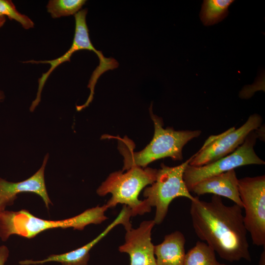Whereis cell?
<instances>
[{
  "mask_svg": "<svg viewBox=\"0 0 265 265\" xmlns=\"http://www.w3.org/2000/svg\"><path fill=\"white\" fill-rule=\"evenodd\" d=\"M190 214L197 236L220 258L230 262L251 261L241 207L227 206L217 195L208 202L196 196L191 201Z\"/></svg>",
  "mask_w": 265,
  "mask_h": 265,
  "instance_id": "1",
  "label": "cell"
},
{
  "mask_svg": "<svg viewBox=\"0 0 265 265\" xmlns=\"http://www.w3.org/2000/svg\"><path fill=\"white\" fill-rule=\"evenodd\" d=\"M152 106L151 104L149 111L154 122V134L151 142L143 150L134 152L132 140L127 136L118 137V149L124 157L123 172L134 166L146 167L151 162L166 157L174 160H182L183 147L201 133L200 130L176 131L173 128H163L162 118L153 113Z\"/></svg>",
  "mask_w": 265,
  "mask_h": 265,
  "instance_id": "2",
  "label": "cell"
},
{
  "mask_svg": "<svg viewBox=\"0 0 265 265\" xmlns=\"http://www.w3.org/2000/svg\"><path fill=\"white\" fill-rule=\"evenodd\" d=\"M106 204L88 209L74 217L59 220H48L35 216L26 210H4L0 213V238L3 241L17 235L31 238L45 230L54 228H72L82 230L88 225L101 224L107 217Z\"/></svg>",
  "mask_w": 265,
  "mask_h": 265,
  "instance_id": "3",
  "label": "cell"
},
{
  "mask_svg": "<svg viewBox=\"0 0 265 265\" xmlns=\"http://www.w3.org/2000/svg\"><path fill=\"white\" fill-rule=\"evenodd\" d=\"M158 169L150 167H132L123 173L122 171L111 173L97 189V193L104 196L111 194L106 204L108 208H113L118 204L126 205L131 211L132 216L142 215L151 211L143 200L138 199L139 193L156 179Z\"/></svg>",
  "mask_w": 265,
  "mask_h": 265,
  "instance_id": "4",
  "label": "cell"
},
{
  "mask_svg": "<svg viewBox=\"0 0 265 265\" xmlns=\"http://www.w3.org/2000/svg\"><path fill=\"white\" fill-rule=\"evenodd\" d=\"M191 157L181 164L170 167L163 163L158 169L156 181L143 191L144 200L151 207H156L154 219L155 224H161L164 219L171 202L179 197H186L191 201L195 199L187 189L183 174Z\"/></svg>",
  "mask_w": 265,
  "mask_h": 265,
  "instance_id": "5",
  "label": "cell"
},
{
  "mask_svg": "<svg viewBox=\"0 0 265 265\" xmlns=\"http://www.w3.org/2000/svg\"><path fill=\"white\" fill-rule=\"evenodd\" d=\"M256 130L251 132L243 143L229 155L210 163L200 166L188 164L183 179L188 191L200 182L235 168L249 164H265V161L256 154L254 146L258 138Z\"/></svg>",
  "mask_w": 265,
  "mask_h": 265,
  "instance_id": "6",
  "label": "cell"
},
{
  "mask_svg": "<svg viewBox=\"0 0 265 265\" xmlns=\"http://www.w3.org/2000/svg\"><path fill=\"white\" fill-rule=\"evenodd\" d=\"M244 226L253 244L265 246V176L238 179Z\"/></svg>",
  "mask_w": 265,
  "mask_h": 265,
  "instance_id": "7",
  "label": "cell"
},
{
  "mask_svg": "<svg viewBox=\"0 0 265 265\" xmlns=\"http://www.w3.org/2000/svg\"><path fill=\"white\" fill-rule=\"evenodd\" d=\"M87 11V8L83 9L74 15L75 20L74 37L71 46L64 54L59 57L52 60H30L22 62L24 63L48 64L50 66L49 70L46 73H43L38 80V85L36 96L29 107L30 112H33L40 102L42 91L52 73L60 64L67 61H70L71 56L76 52L82 50L94 52L99 59V65L97 67L100 69L106 70L110 68L112 65V58L105 57L102 52L97 50L91 43L86 21Z\"/></svg>",
  "mask_w": 265,
  "mask_h": 265,
  "instance_id": "8",
  "label": "cell"
},
{
  "mask_svg": "<svg viewBox=\"0 0 265 265\" xmlns=\"http://www.w3.org/2000/svg\"><path fill=\"white\" fill-rule=\"evenodd\" d=\"M262 122L261 116L255 113L238 129L232 128L219 135H212L199 151L191 156L188 164L200 166L229 155L243 143L251 132L261 126Z\"/></svg>",
  "mask_w": 265,
  "mask_h": 265,
  "instance_id": "9",
  "label": "cell"
},
{
  "mask_svg": "<svg viewBox=\"0 0 265 265\" xmlns=\"http://www.w3.org/2000/svg\"><path fill=\"white\" fill-rule=\"evenodd\" d=\"M155 225L153 220H146L138 228L126 230L125 243L119 247V251L129 255L130 265H156L155 245L151 239Z\"/></svg>",
  "mask_w": 265,
  "mask_h": 265,
  "instance_id": "10",
  "label": "cell"
},
{
  "mask_svg": "<svg viewBox=\"0 0 265 265\" xmlns=\"http://www.w3.org/2000/svg\"><path fill=\"white\" fill-rule=\"evenodd\" d=\"M131 214V210L126 205H124L113 221L96 238L84 246L65 253L51 255L42 260H25L20 261L19 264L21 265H35L55 262L61 263L62 265H87L89 260V252L91 249L112 229L119 224L123 225L126 230L132 228L130 221L131 217L132 216Z\"/></svg>",
  "mask_w": 265,
  "mask_h": 265,
  "instance_id": "11",
  "label": "cell"
},
{
  "mask_svg": "<svg viewBox=\"0 0 265 265\" xmlns=\"http://www.w3.org/2000/svg\"><path fill=\"white\" fill-rule=\"evenodd\" d=\"M49 158V154L47 153L39 169L23 181L11 182L0 177V198H6L14 202L17 195L20 193H34L42 199L47 208L49 209L52 202L49 197L45 181V170Z\"/></svg>",
  "mask_w": 265,
  "mask_h": 265,
  "instance_id": "12",
  "label": "cell"
},
{
  "mask_svg": "<svg viewBox=\"0 0 265 265\" xmlns=\"http://www.w3.org/2000/svg\"><path fill=\"white\" fill-rule=\"evenodd\" d=\"M191 191L198 196L212 193L220 197H225L243 208L238 190V179L235 169L200 182L192 188Z\"/></svg>",
  "mask_w": 265,
  "mask_h": 265,
  "instance_id": "13",
  "label": "cell"
},
{
  "mask_svg": "<svg viewBox=\"0 0 265 265\" xmlns=\"http://www.w3.org/2000/svg\"><path fill=\"white\" fill-rule=\"evenodd\" d=\"M185 243V237L180 231L166 235L161 243L154 246L156 265H184Z\"/></svg>",
  "mask_w": 265,
  "mask_h": 265,
  "instance_id": "14",
  "label": "cell"
},
{
  "mask_svg": "<svg viewBox=\"0 0 265 265\" xmlns=\"http://www.w3.org/2000/svg\"><path fill=\"white\" fill-rule=\"evenodd\" d=\"M234 0H205L202 4L200 18L205 26L217 24L228 15V8Z\"/></svg>",
  "mask_w": 265,
  "mask_h": 265,
  "instance_id": "15",
  "label": "cell"
},
{
  "mask_svg": "<svg viewBox=\"0 0 265 265\" xmlns=\"http://www.w3.org/2000/svg\"><path fill=\"white\" fill-rule=\"evenodd\" d=\"M184 265H226L216 259L214 250L207 243L197 241L185 254Z\"/></svg>",
  "mask_w": 265,
  "mask_h": 265,
  "instance_id": "16",
  "label": "cell"
},
{
  "mask_svg": "<svg viewBox=\"0 0 265 265\" xmlns=\"http://www.w3.org/2000/svg\"><path fill=\"white\" fill-rule=\"evenodd\" d=\"M85 0H50L46 8L52 18L75 15L86 3Z\"/></svg>",
  "mask_w": 265,
  "mask_h": 265,
  "instance_id": "17",
  "label": "cell"
},
{
  "mask_svg": "<svg viewBox=\"0 0 265 265\" xmlns=\"http://www.w3.org/2000/svg\"><path fill=\"white\" fill-rule=\"evenodd\" d=\"M0 14L19 23L25 29L34 27V22L27 16L20 13L10 0H0Z\"/></svg>",
  "mask_w": 265,
  "mask_h": 265,
  "instance_id": "18",
  "label": "cell"
},
{
  "mask_svg": "<svg viewBox=\"0 0 265 265\" xmlns=\"http://www.w3.org/2000/svg\"><path fill=\"white\" fill-rule=\"evenodd\" d=\"M9 251L6 246H0V265H5L9 256Z\"/></svg>",
  "mask_w": 265,
  "mask_h": 265,
  "instance_id": "19",
  "label": "cell"
},
{
  "mask_svg": "<svg viewBox=\"0 0 265 265\" xmlns=\"http://www.w3.org/2000/svg\"><path fill=\"white\" fill-rule=\"evenodd\" d=\"M13 203L11 201L4 198H0V213L5 210V207Z\"/></svg>",
  "mask_w": 265,
  "mask_h": 265,
  "instance_id": "20",
  "label": "cell"
},
{
  "mask_svg": "<svg viewBox=\"0 0 265 265\" xmlns=\"http://www.w3.org/2000/svg\"><path fill=\"white\" fill-rule=\"evenodd\" d=\"M259 265H265V250L264 248V251L262 252V254H261L259 262Z\"/></svg>",
  "mask_w": 265,
  "mask_h": 265,
  "instance_id": "21",
  "label": "cell"
},
{
  "mask_svg": "<svg viewBox=\"0 0 265 265\" xmlns=\"http://www.w3.org/2000/svg\"><path fill=\"white\" fill-rule=\"evenodd\" d=\"M6 21V18L0 14V29L3 26Z\"/></svg>",
  "mask_w": 265,
  "mask_h": 265,
  "instance_id": "22",
  "label": "cell"
},
{
  "mask_svg": "<svg viewBox=\"0 0 265 265\" xmlns=\"http://www.w3.org/2000/svg\"><path fill=\"white\" fill-rule=\"evenodd\" d=\"M5 99V95L4 92L0 89V103H1L4 101Z\"/></svg>",
  "mask_w": 265,
  "mask_h": 265,
  "instance_id": "23",
  "label": "cell"
}]
</instances>
